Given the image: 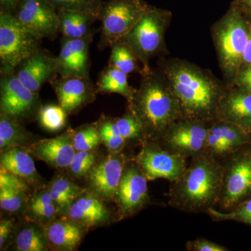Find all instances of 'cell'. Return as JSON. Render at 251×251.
<instances>
[{
	"instance_id": "25",
	"label": "cell",
	"mask_w": 251,
	"mask_h": 251,
	"mask_svg": "<svg viewBox=\"0 0 251 251\" xmlns=\"http://www.w3.org/2000/svg\"><path fill=\"white\" fill-rule=\"evenodd\" d=\"M31 133L21 125V122L1 113L0 115V148L1 151L13 147L21 146L30 138Z\"/></svg>"
},
{
	"instance_id": "15",
	"label": "cell",
	"mask_w": 251,
	"mask_h": 251,
	"mask_svg": "<svg viewBox=\"0 0 251 251\" xmlns=\"http://www.w3.org/2000/svg\"><path fill=\"white\" fill-rule=\"evenodd\" d=\"M14 73L23 85L39 94L44 84L58 75L57 57L41 48L21 62Z\"/></svg>"
},
{
	"instance_id": "36",
	"label": "cell",
	"mask_w": 251,
	"mask_h": 251,
	"mask_svg": "<svg viewBox=\"0 0 251 251\" xmlns=\"http://www.w3.org/2000/svg\"><path fill=\"white\" fill-rule=\"evenodd\" d=\"M115 120L120 134L126 141H145L140 123L129 110L123 116L115 118Z\"/></svg>"
},
{
	"instance_id": "4",
	"label": "cell",
	"mask_w": 251,
	"mask_h": 251,
	"mask_svg": "<svg viewBox=\"0 0 251 251\" xmlns=\"http://www.w3.org/2000/svg\"><path fill=\"white\" fill-rule=\"evenodd\" d=\"M251 25L233 4L211 28L218 62L226 85H233L243 65Z\"/></svg>"
},
{
	"instance_id": "22",
	"label": "cell",
	"mask_w": 251,
	"mask_h": 251,
	"mask_svg": "<svg viewBox=\"0 0 251 251\" xmlns=\"http://www.w3.org/2000/svg\"><path fill=\"white\" fill-rule=\"evenodd\" d=\"M0 165L1 169L17 175L25 181H36L39 178L32 158L21 147H13L1 151Z\"/></svg>"
},
{
	"instance_id": "42",
	"label": "cell",
	"mask_w": 251,
	"mask_h": 251,
	"mask_svg": "<svg viewBox=\"0 0 251 251\" xmlns=\"http://www.w3.org/2000/svg\"><path fill=\"white\" fill-rule=\"evenodd\" d=\"M19 0H0V12L12 14Z\"/></svg>"
},
{
	"instance_id": "1",
	"label": "cell",
	"mask_w": 251,
	"mask_h": 251,
	"mask_svg": "<svg viewBox=\"0 0 251 251\" xmlns=\"http://www.w3.org/2000/svg\"><path fill=\"white\" fill-rule=\"evenodd\" d=\"M158 69L179 100L184 118L215 121L227 85L209 71L185 59H162Z\"/></svg>"
},
{
	"instance_id": "30",
	"label": "cell",
	"mask_w": 251,
	"mask_h": 251,
	"mask_svg": "<svg viewBox=\"0 0 251 251\" xmlns=\"http://www.w3.org/2000/svg\"><path fill=\"white\" fill-rule=\"evenodd\" d=\"M206 214L216 222L234 221L251 226V197L238 204L232 210L223 211L213 208Z\"/></svg>"
},
{
	"instance_id": "17",
	"label": "cell",
	"mask_w": 251,
	"mask_h": 251,
	"mask_svg": "<svg viewBox=\"0 0 251 251\" xmlns=\"http://www.w3.org/2000/svg\"><path fill=\"white\" fill-rule=\"evenodd\" d=\"M126 158L120 152L107 156L89 172L91 187L99 197L112 199L116 197L122 175L125 171Z\"/></svg>"
},
{
	"instance_id": "13",
	"label": "cell",
	"mask_w": 251,
	"mask_h": 251,
	"mask_svg": "<svg viewBox=\"0 0 251 251\" xmlns=\"http://www.w3.org/2000/svg\"><path fill=\"white\" fill-rule=\"evenodd\" d=\"M149 180L135 161L126 163L116 198L122 215H133L148 204Z\"/></svg>"
},
{
	"instance_id": "24",
	"label": "cell",
	"mask_w": 251,
	"mask_h": 251,
	"mask_svg": "<svg viewBox=\"0 0 251 251\" xmlns=\"http://www.w3.org/2000/svg\"><path fill=\"white\" fill-rule=\"evenodd\" d=\"M96 87L97 93L120 94L127 102L133 98L135 91L128 83L127 74L109 66L99 74Z\"/></svg>"
},
{
	"instance_id": "23",
	"label": "cell",
	"mask_w": 251,
	"mask_h": 251,
	"mask_svg": "<svg viewBox=\"0 0 251 251\" xmlns=\"http://www.w3.org/2000/svg\"><path fill=\"white\" fill-rule=\"evenodd\" d=\"M59 32L62 37L69 39L83 38L97 31L92 28L99 21L93 15L80 11H58Z\"/></svg>"
},
{
	"instance_id": "8",
	"label": "cell",
	"mask_w": 251,
	"mask_h": 251,
	"mask_svg": "<svg viewBox=\"0 0 251 251\" xmlns=\"http://www.w3.org/2000/svg\"><path fill=\"white\" fill-rule=\"evenodd\" d=\"M150 5L143 0H107L102 3L99 20V50L111 48L129 32Z\"/></svg>"
},
{
	"instance_id": "5",
	"label": "cell",
	"mask_w": 251,
	"mask_h": 251,
	"mask_svg": "<svg viewBox=\"0 0 251 251\" xmlns=\"http://www.w3.org/2000/svg\"><path fill=\"white\" fill-rule=\"evenodd\" d=\"M171 11L150 5L129 32L121 39L133 50L144 69L154 57L167 52L165 36Z\"/></svg>"
},
{
	"instance_id": "2",
	"label": "cell",
	"mask_w": 251,
	"mask_h": 251,
	"mask_svg": "<svg viewBox=\"0 0 251 251\" xmlns=\"http://www.w3.org/2000/svg\"><path fill=\"white\" fill-rule=\"evenodd\" d=\"M139 88L128 102L139 122L145 141H160L172 125L183 118L182 110L169 82L159 69H144Z\"/></svg>"
},
{
	"instance_id": "46",
	"label": "cell",
	"mask_w": 251,
	"mask_h": 251,
	"mask_svg": "<svg viewBox=\"0 0 251 251\" xmlns=\"http://www.w3.org/2000/svg\"><path fill=\"white\" fill-rule=\"evenodd\" d=\"M249 135H250V138L251 139V128L250 130H249Z\"/></svg>"
},
{
	"instance_id": "21",
	"label": "cell",
	"mask_w": 251,
	"mask_h": 251,
	"mask_svg": "<svg viewBox=\"0 0 251 251\" xmlns=\"http://www.w3.org/2000/svg\"><path fill=\"white\" fill-rule=\"evenodd\" d=\"M81 226L72 220L54 221L46 229L48 242L59 250H74L83 237V229Z\"/></svg>"
},
{
	"instance_id": "29",
	"label": "cell",
	"mask_w": 251,
	"mask_h": 251,
	"mask_svg": "<svg viewBox=\"0 0 251 251\" xmlns=\"http://www.w3.org/2000/svg\"><path fill=\"white\" fill-rule=\"evenodd\" d=\"M47 238L35 226H28L20 231L16 245L20 251H44L47 249Z\"/></svg>"
},
{
	"instance_id": "31",
	"label": "cell",
	"mask_w": 251,
	"mask_h": 251,
	"mask_svg": "<svg viewBox=\"0 0 251 251\" xmlns=\"http://www.w3.org/2000/svg\"><path fill=\"white\" fill-rule=\"evenodd\" d=\"M102 141L114 153H119L125 148L126 140L120 134L115 118L100 119L97 125Z\"/></svg>"
},
{
	"instance_id": "33",
	"label": "cell",
	"mask_w": 251,
	"mask_h": 251,
	"mask_svg": "<svg viewBox=\"0 0 251 251\" xmlns=\"http://www.w3.org/2000/svg\"><path fill=\"white\" fill-rule=\"evenodd\" d=\"M29 209L38 219L50 220L55 216L59 209L48 188L36 193L33 196L29 202Z\"/></svg>"
},
{
	"instance_id": "39",
	"label": "cell",
	"mask_w": 251,
	"mask_h": 251,
	"mask_svg": "<svg viewBox=\"0 0 251 251\" xmlns=\"http://www.w3.org/2000/svg\"><path fill=\"white\" fill-rule=\"evenodd\" d=\"M186 249L188 251H228L229 249L204 237H198L186 242Z\"/></svg>"
},
{
	"instance_id": "19",
	"label": "cell",
	"mask_w": 251,
	"mask_h": 251,
	"mask_svg": "<svg viewBox=\"0 0 251 251\" xmlns=\"http://www.w3.org/2000/svg\"><path fill=\"white\" fill-rule=\"evenodd\" d=\"M31 153L54 168H68L76 153L72 133H67L51 139L41 140L33 145Z\"/></svg>"
},
{
	"instance_id": "27",
	"label": "cell",
	"mask_w": 251,
	"mask_h": 251,
	"mask_svg": "<svg viewBox=\"0 0 251 251\" xmlns=\"http://www.w3.org/2000/svg\"><path fill=\"white\" fill-rule=\"evenodd\" d=\"M49 192L59 209H69L74 201L85 192L70 180L57 176L50 185Z\"/></svg>"
},
{
	"instance_id": "3",
	"label": "cell",
	"mask_w": 251,
	"mask_h": 251,
	"mask_svg": "<svg viewBox=\"0 0 251 251\" xmlns=\"http://www.w3.org/2000/svg\"><path fill=\"white\" fill-rule=\"evenodd\" d=\"M223 173L222 162L209 153L190 158L184 175L171 183L168 204L184 212L206 214L219 205Z\"/></svg>"
},
{
	"instance_id": "9",
	"label": "cell",
	"mask_w": 251,
	"mask_h": 251,
	"mask_svg": "<svg viewBox=\"0 0 251 251\" xmlns=\"http://www.w3.org/2000/svg\"><path fill=\"white\" fill-rule=\"evenodd\" d=\"M188 158L166 148L159 141H144L135 161L149 181L158 179L173 183L184 175Z\"/></svg>"
},
{
	"instance_id": "6",
	"label": "cell",
	"mask_w": 251,
	"mask_h": 251,
	"mask_svg": "<svg viewBox=\"0 0 251 251\" xmlns=\"http://www.w3.org/2000/svg\"><path fill=\"white\" fill-rule=\"evenodd\" d=\"M34 35L12 14L0 12V74H11L31 54L41 49Z\"/></svg>"
},
{
	"instance_id": "14",
	"label": "cell",
	"mask_w": 251,
	"mask_h": 251,
	"mask_svg": "<svg viewBox=\"0 0 251 251\" xmlns=\"http://www.w3.org/2000/svg\"><path fill=\"white\" fill-rule=\"evenodd\" d=\"M95 32L83 38L62 37L57 57V72L60 77H90V46Z\"/></svg>"
},
{
	"instance_id": "45",
	"label": "cell",
	"mask_w": 251,
	"mask_h": 251,
	"mask_svg": "<svg viewBox=\"0 0 251 251\" xmlns=\"http://www.w3.org/2000/svg\"><path fill=\"white\" fill-rule=\"evenodd\" d=\"M246 65H251V25L249 40H248L247 47L244 51L242 67Z\"/></svg>"
},
{
	"instance_id": "44",
	"label": "cell",
	"mask_w": 251,
	"mask_h": 251,
	"mask_svg": "<svg viewBox=\"0 0 251 251\" xmlns=\"http://www.w3.org/2000/svg\"><path fill=\"white\" fill-rule=\"evenodd\" d=\"M232 4L241 12H247L251 14V0H233Z\"/></svg>"
},
{
	"instance_id": "32",
	"label": "cell",
	"mask_w": 251,
	"mask_h": 251,
	"mask_svg": "<svg viewBox=\"0 0 251 251\" xmlns=\"http://www.w3.org/2000/svg\"><path fill=\"white\" fill-rule=\"evenodd\" d=\"M67 115V112L60 105L49 104L41 106L38 117L44 128L55 132L65 126Z\"/></svg>"
},
{
	"instance_id": "40",
	"label": "cell",
	"mask_w": 251,
	"mask_h": 251,
	"mask_svg": "<svg viewBox=\"0 0 251 251\" xmlns=\"http://www.w3.org/2000/svg\"><path fill=\"white\" fill-rule=\"evenodd\" d=\"M0 187L14 188L18 191L25 192L28 186L25 180L17 175L1 169L0 171Z\"/></svg>"
},
{
	"instance_id": "7",
	"label": "cell",
	"mask_w": 251,
	"mask_h": 251,
	"mask_svg": "<svg viewBox=\"0 0 251 251\" xmlns=\"http://www.w3.org/2000/svg\"><path fill=\"white\" fill-rule=\"evenodd\" d=\"M222 191L219 210H232L251 197V144L232 151L221 160Z\"/></svg>"
},
{
	"instance_id": "34",
	"label": "cell",
	"mask_w": 251,
	"mask_h": 251,
	"mask_svg": "<svg viewBox=\"0 0 251 251\" xmlns=\"http://www.w3.org/2000/svg\"><path fill=\"white\" fill-rule=\"evenodd\" d=\"M58 11H80L93 15L99 20L102 0H48Z\"/></svg>"
},
{
	"instance_id": "16",
	"label": "cell",
	"mask_w": 251,
	"mask_h": 251,
	"mask_svg": "<svg viewBox=\"0 0 251 251\" xmlns=\"http://www.w3.org/2000/svg\"><path fill=\"white\" fill-rule=\"evenodd\" d=\"M50 83L55 92L59 105L68 115L75 113L92 103L97 94V87L90 77H59Z\"/></svg>"
},
{
	"instance_id": "43",
	"label": "cell",
	"mask_w": 251,
	"mask_h": 251,
	"mask_svg": "<svg viewBox=\"0 0 251 251\" xmlns=\"http://www.w3.org/2000/svg\"><path fill=\"white\" fill-rule=\"evenodd\" d=\"M243 80H251V65L243 66L241 68L234 80V83Z\"/></svg>"
},
{
	"instance_id": "28",
	"label": "cell",
	"mask_w": 251,
	"mask_h": 251,
	"mask_svg": "<svg viewBox=\"0 0 251 251\" xmlns=\"http://www.w3.org/2000/svg\"><path fill=\"white\" fill-rule=\"evenodd\" d=\"M211 125L220 133L227 145L229 152L251 144L249 133L241 127L229 122L215 120Z\"/></svg>"
},
{
	"instance_id": "18",
	"label": "cell",
	"mask_w": 251,
	"mask_h": 251,
	"mask_svg": "<svg viewBox=\"0 0 251 251\" xmlns=\"http://www.w3.org/2000/svg\"><path fill=\"white\" fill-rule=\"evenodd\" d=\"M216 120L234 124L249 133L251 128V92L235 85H227Z\"/></svg>"
},
{
	"instance_id": "20",
	"label": "cell",
	"mask_w": 251,
	"mask_h": 251,
	"mask_svg": "<svg viewBox=\"0 0 251 251\" xmlns=\"http://www.w3.org/2000/svg\"><path fill=\"white\" fill-rule=\"evenodd\" d=\"M68 215L81 226H94L105 222L109 213L98 197L83 193L69 206Z\"/></svg>"
},
{
	"instance_id": "10",
	"label": "cell",
	"mask_w": 251,
	"mask_h": 251,
	"mask_svg": "<svg viewBox=\"0 0 251 251\" xmlns=\"http://www.w3.org/2000/svg\"><path fill=\"white\" fill-rule=\"evenodd\" d=\"M42 105L39 94L34 93L11 74H1L0 109L1 113L25 121L39 115Z\"/></svg>"
},
{
	"instance_id": "11",
	"label": "cell",
	"mask_w": 251,
	"mask_h": 251,
	"mask_svg": "<svg viewBox=\"0 0 251 251\" xmlns=\"http://www.w3.org/2000/svg\"><path fill=\"white\" fill-rule=\"evenodd\" d=\"M209 125L208 122L183 117L171 126L159 142L190 159L205 153Z\"/></svg>"
},
{
	"instance_id": "37",
	"label": "cell",
	"mask_w": 251,
	"mask_h": 251,
	"mask_svg": "<svg viewBox=\"0 0 251 251\" xmlns=\"http://www.w3.org/2000/svg\"><path fill=\"white\" fill-rule=\"evenodd\" d=\"M95 156L92 151H76L74 159L68 168L76 176H82L88 173L95 164Z\"/></svg>"
},
{
	"instance_id": "38",
	"label": "cell",
	"mask_w": 251,
	"mask_h": 251,
	"mask_svg": "<svg viewBox=\"0 0 251 251\" xmlns=\"http://www.w3.org/2000/svg\"><path fill=\"white\" fill-rule=\"evenodd\" d=\"M24 192L14 188L0 187V206L9 212H16L22 208Z\"/></svg>"
},
{
	"instance_id": "41",
	"label": "cell",
	"mask_w": 251,
	"mask_h": 251,
	"mask_svg": "<svg viewBox=\"0 0 251 251\" xmlns=\"http://www.w3.org/2000/svg\"><path fill=\"white\" fill-rule=\"evenodd\" d=\"M12 221L11 220H1L0 223V248L2 249L9 239L13 230Z\"/></svg>"
},
{
	"instance_id": "35",
	"label": "cell",
	"mask_w": 251,
	"mask_h": 251,
	"mask_svg": "<svg viewBox=\"0 0 251 251\" xmlns=\"http://www.w3.org/2000/svg\"><path fill=\"white\" fill-rule=\"evenodd\" d=\"M102 141L97 125L80 127L73 135L74 148L78 151H92Z\"/></svg>"
},
{
	"instance_id": "26",
	"label": "cell",
	"mask_w": 251,
	"mask_h": 251,
	"mask_svg": "<svg viewBox=\"0 0 251 251\" xmlns=\"http://www.w3.org/2000/svg\"><path fill=\"white\" fill-rule=\"evenodd\" d=\"M139 59L134 52L122 40L117 41L111 47V53L108 66L128 74L133 73L141 74L143 67H140Z\"/></svg>"
},
{
	"instance_id": "12",
	"label": "cell",
	"mask_w": 251,
	"mask_h": 251,
	"mask_svg": "<svg viewBox=\"0 0 251 251\" xmlns=\"http://www.w3.org/2000/svg\"><path fill=\"white\" fill-rule=\"evenodd\" d=\"M12 15L41 39L54 41L59 33L58 12L48 0H19Z\"/></svg>"
}]
</instances>
